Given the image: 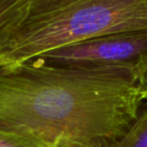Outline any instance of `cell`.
<instances>
[{
    "instance_id": "3",
    "label": "cell",
    "mask_w": 147,
    "mask_h": 147,
    "mask_svg": "<svg viewBox=\"0 0 147 147\" xmlns=\"http://www.w3.org/2000/svg\"><path fill=\"white\" fill-rule=\"evenodd\" d=\"M37 57L55 66L124 67L137 73L147 65V30L94 37Z\"/></svg>"
},
{
    "instance_id": "1",
    "label": "cell",
    "mask_w": 147,
    "mask_h": 147,
    "mask_svg": "<svg viewBox=\"0 0 147 147\" xmlns=\"http://www.w3.org/2000/svg\"><path fill=\"white\" fill-rule=\"evenodd\" d=\"M143 103L129 68L0 66V130L49 147H115Z\"/></svg>"
},
{
    "instance_id": "6",
    "label": "cell",
    "mask_w": 147,
    "mask_h": 147,
    "mask_svg": "<svg viewBox=\"0 0 147 147\" xmlns=\"http://www.w3.org/2000/svg\"><path fill=\"white\" fill-rule=\"evenodd\" d=\"M0 147H49L41 142L0 130Z\"/></svg>"
},
{
    "instance_id": "4",
    "label": "cell",
    "mask_w": 147,
    "mask_h": 147,
    "mask_svg": "<svg viewBox=\"0 0 147 147\" xmlns=\"http://www.w3.org/2000/svg\"><path fill=\"white\" fill-rule=\"evenodd\" d=\"M115 147H147V101L138 116Z\"/></svg>"
},
{
    "instance_id": "7",
    "label": "cell",
    "mask_w": 147,
    "mask_h": 147,
    "mask_svg": "<svg viewBox=\"0 0 147 147\" xmlns=\"http://www.w3.org/2000/svg\"><path fill=\"white\" fill-rule=\"evenodd\" d=\"M137 87L142 100L147 101V65L137 72Z\"/></svg>"
},
{
    "instance_id": "2",
    "label": "cell",
    "mask_w": 147,
    "mask_h": 147,
    "mask_svg": "<svg viewBox=\"0 0 147 147\" xmlns=\"http://www.w3.org/2000/svg\"><path fill=\"white\" fill-rule=\"evenodd\" d=\"M147 30V0H27L0 47V66L103 35Z\"/></svg>"
},
{
    "instance_id": "5",
    "label": "cell",
    "mask_w": 147,
    "mask_h": 147,
    "mask_svg": "<svg viewBox=\"0 0 147 147\" xmlns=\"http://www.w3.org/2000/svg\"><path fill=\"white\" fill-rule=\"evenodd\" d=\"M27 0H0V47L8 29L23 14Z\"/></svg>"
}]
</instances>
